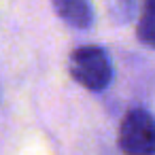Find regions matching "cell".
I'll return each mask as SVG.
<instances>
[{"instance_id":"obj_2","label":"cell","mask_w":155,"mask_h":155,"mask_svg":"<svg viewBox=\"0 0 155 155\" xmlns=\"http://www.w3.org/2000/svg\"><path fill=\"white\" fill-rule=\"evenodd\" d=\"M117 144L127 155H153L155 115L147 108H130L119 123Z\"/></svg>"},{"instance_id":"obj_1","label":"cell","mask_w":155,"mask_h":155,"mask_svg":"<svg viewBox=\"0 0 155 155\" xmlns=\"http://www.w3.org/2000/svg\"><path fill=\"white\" fill-rule=\"evenodd\" d=\"M70 77L89 91H104L115 77L113 60L104 47L98 45H83L70 53L68 60Z\"/></svg>"},{"instance_id":"obj_5","label":"cell","mask_w":155,"mask_h":155,"mask_svg":"<svg viewBox=\"0 0 155 155\" xmlns=\"http://www.w3.org/2000/svg\"><path fill=\"white\" fill-rule=\"evenodd\" d=\"M142 0H108V15L115 26H127L136 19Z\"/></svg>"},{"instance_id":"obj_3","label":"cell","mask_w":155,"mask_h":155,"mask_svg":"<svg viewBox=\"0 0 155 155\" xmlns=\"http://www.w3.org/2000/svg\"><path fill=\"white\" fill-rule=\"evenodd\" d=\"M51 5L58 17L70 28L89 30L94 26V9L89 0H51Z\"/></svg>"},{"instance_id":"obj_4","label":"cell","mask_w":155,"mask_h":155,"mask_svg":"<svg viewBox=\"0 0 155 155\" xmlns=\"http://www.w3.org/2000/svg\"><path fill=\"white\" fill-rule=\"evenodd\" d=\"M136 38L140 45L155 49V0H142L138 21H136Z\"/></svg>"}]
</instances>
